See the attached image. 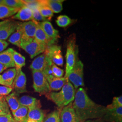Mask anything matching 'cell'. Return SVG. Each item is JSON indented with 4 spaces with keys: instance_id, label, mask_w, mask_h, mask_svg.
Listing matches in <instances>:
<instances>
[{
    "instance_id": "1",
    "label": "cell",
    "mask_w": 122,
    "mask_h": 122,
    "mask_svg": "<svg viewBox=\"0 0 122 122\" xmlns=\"http://www.w3.org/2000/svg\"><path fill=\"white\" fill-rule=\"evenodd\" d=\"M72 106L81 122L102 118L106 109V107L96 104L90 99L82 87L76 92Z\"/></svg>"
},
{
    "instance_id": "2",
    "label": "cell",
    "mask_w": 122,
    "mask_h": 122,
    "mask_svg": "<svg viewBox=\"0 0 122 122\" xmlns=\"http://www.w3.org/2000/svg\"><path fill=\"white\" fill-rule=\"evenodd\" d=\"M76 90L68 80L58 92H50L45 96L59 108H63L73 101Z\"/></svg>"
},
{
    "instance_id": "3",
    "label": "cell",
    "mask_w": 122,
    "mask_h": 122,
    "mask_svg": "<svg viewBox=\"0 0 122 122\" xmlns=\"http://www.w3.org/2000/svg\"><path fill=\"white\" fill-rule=\"evenodd\" d=\"M78 51L77 46L76 45V39L75 38H73L68 41L67 45L66 55V73L64 77L65 78L67 79L70 72L73 69L76 62L78 60L77 57Z\"/></svg>"
},
{
    "instance_id": "4",
    "label": "cell",
    "mask_w": 122,
    "mask_h": 122,
    "mask_svg": "<svg viewBox=\"0 0 122 122\" xmlns=\"http://www.w3.org/2000/svg\"><path fill=\"white\" fill-rule=\"evenodd\" d=\"M33 88L36 92L40 95H47L51 91L48 81L43 71H32Z\"/></svg>"
},
{
    "instance_id": "5",
    "label": "cell",
    "mask_w": 122,
    "mask_h": 122,
    "mask_svg": "<svg viewBox=\"0 0 122 122\" xmlns=\"http://www.w3.org/2000/svg\"><path fill=\"white\" fill-rule=\"evenodd\" d=\"M38 24V22L34 20L24 23L20 22V26L22 31L21 46L30 43L35 39Z\"/></svg>"
},
{
    "instance_id": "6",
    "label": "cell",
    "mask_w": 122,
    "mask_h": 122,
    "mask_svg": "<svg viewBox=\"0 0 122 122\" xmlns=\"http://www.w3.org/2000/svg\"><path fill=\"white\" fill-rule=\"evenodd\" d=\"M84 65L82 61L78 60L74 67L68 75L67 79L74 86V88L77 90L79 86H84L83 81Z\"/></svg>"
},
{
    "instance_id": "7",
    "label": "cell",
    "mask_w": 122,
    "mask_h": 122,
    "mask_svg": "<svg viewBox=\"0 0 122 122\" xmlns=\"http://www.w3.org/2000/svg\"><path fill=\"white\" fill-rule=\"evenodd\" d=\"M52 64L48 53L45 50L42 54L37 57L32 61L30 68L32 71H44L47 67L51 66Z\"/></svg>"
},
{
    "instance_id": "8",
    "label": "cell",
    "mask_w": 122,
    "mask_h": 122,
    "mask_svg": "<svg viewBox=\"0 0 122 122\" xmlns=\"http://www.w3.org/2000/svg\"><path fill=\"white\" fill-rule=\"evenodd\" d=\"M20 48L27 52L30 55L31 58H33L44 52L47 48L34 39L30 43L23 45Z\"/></svg>"
},
{
    "instance_id": "9",
    "label": "cell",
    "mask_w": 122,
    "mask_h": 122,
    "mask_svg": "<svg viewBox=\"0 0 122 122\" xmlns=\"http://www.w3.org/2000/svg\"><path fill=\"white\" fill-rule=\"evenodd\" d=\"M52 63L62 66L63 64V58L61 52V47L57 45H52L45 50Z\"/></svg>"
},
{
    "instance_id": "10",
    "label": "cell",
    "mask_w": 122,
    "mask_h": 122,
    "mask_svg": "<svg viewBox=\"0 0 122 122\" xmlns=\"http://www.w3.org/2000/svg\"><path fill=\"white\" fill-rule=\"evenodd\" d=\"M61 122H81L72 106V102L62 108L60 113Z\"/></svg>"
},
{
    "instance_id": "11",
    "label": "cell",
    "mask_w": 122,
    "mask_h": 122,
    "mask_svg": "<svg viewBox=\"0 0 122 122\" xmlns=\"http://www.w3.org/2000/svg\"><path fill=\"white\" fill-rule=\"evenodd\" d=\"M26 81V76L22 70L16 71V74L12 85V88L15 89V92L19 94L27 92Z\"/></svg>"
},
{
    "instance_id": "12",
    "label": "cell",
    "mask_w": 122,
    "mask_h": 122,
    "mask_svg": "<svg viewBox=\"0 0 122 122\" xmlns=\"http://www.w3.org/2000/svg\"><path fill=\"white\" fill-rule=\"evenodd\" d=\"M20 22L9 20L0 27V40H5L14 33L17 29Z\"/></svg>"
},
{
    "instance_id": "13",
    "label": "cell",
    "mask_w": 122,
    "mask_h": 122,
    "mask_svg": "<svg viewBox=\"0 0 122 122\" xmlns=\"http://www.w3.org/2000/svg\"><path fill=\"white\" fill-rule=\"evenodd\" d=\"M102 118L106 122H122V107L106 108L105 115Z\"/></svg>"
},
{
    "instance_id": "14",
    "label": "cell",
    "mask_w": 122,
    "mask_h": 122,
    "mask_svg": "<svg viewBox=\"0 0 122 122\" xmlns=\"http://www.w3.org/2000/svg\"><path fill=\"white\" fill-rule=\"evenodd\" d=\"M39 25L48 38L56 43L59 37V32L54 28L52 24L47 20L39 22Z\"/></svg>"
},
{
    "instance_id": "15",
    "label": "cell",
    "mask_w": 122,
    "mask_h": 122,
    "mask_svg": "<svg viewBox=\"0 0 122 122\" xmlns=\"http://www.w3.org/2000/svg\"><path fill=\"white\" fill-rule=\"evenodd\" d=\"M46 77L48 81L51 91H58L61 90L62 87L68 80L64 77L57 78L53 76V75L48 76H46Z\"/></svg>"
},
{
    "instance_id": "16",
    "label": "cell",
    "mask_w": 122,
    "mask_h": 122,
    "mask_svg": "<svg viewBox=\"0 0 122 122\" xmlns=\"http://www.w3.org/2000/svg\"><path fill=\"white\" fill-rule=\"evenodd\" d=\"M35 39L39 43L45 46L47 48L52 45H54L55 43L54 41L50 39L45 34L41 27L39 25V22L35 32Z\"/></svg>"
},
{
    "instance_id": "17",
    "label": "cell",
    "mask_w": 122,
    "mask_h": 122,
    "mask_svg": "<svg viewBox=\"0 0 122 122\" xmlns=\"http://www.w3.org/2000/svg\"><path fill=\"white\" fill-rule=\"evenodd\" d=\"M14 50L12 48H9L0 52V62L7 68L15 67L13 61Z\"/></svg>"
},
{
    "instance_id": "18",
    "label": "cell",
    "mask_w": 122,
    "mask_h": 122,
    "mask_svg": "<svg viewBox=\"0 0 122 122\" xmlns=\"http://www.w3.org/2000/svg\"><path fill=\"white\" fill-rule=\"evenodd\" d=\"M44 114L40 108L36 107L29 109L25 122H43Z\"/></svg>"
},
{
    "instance_id": "19",
    "label": "cell",
    "mask_w": 122,
    "mask_h": 122,
    "mask_svg": "<svg viewBox=\"0 0 122 122\" xmlns=\"http://www.w3.org/2000/svg\"><path fill=\"white\" fill-rule=\"evenodd\" d=\"M11 19L18 20L21 21L33 20L32 10L26 6H24L20 9L17 13L11 17Z\"/></svg>"
},
{
    "instance_id": "20",
    "label": "cell",
    "mask_w": 122,
    "mask_h": 122,
    "mask_svg": "<svg viewBox=\"0 0 122 122\" xmlns=\"http://www.w3.org/2000/svg\"><path fill=\"white\" fill-rule=\"evenodd\" d=\"M19 101L20 105L25 106L29 109L36 107L40 108L41 107L40 101L33 97L24 96L19 99Z\"/></svg>"
},
{
    "instance_id": "21",
    "label": "cell",
    "mask_w": 122,
    "mask_h": 122,
    "mask_svg": "<svg viewBox=\"0 0 122 122\" xmlns=\"http://www.w3.org/2000/svg\"><path fill=\"white\" fill-rule=\"evenodd\" d=\"M16 74V71L15 68H10L4 72L3 74L1 75L3 85L5 86L12 88L13 81Z\"/></svg>"
},
{
    "instance_id": "22",
    "label": "cell",
    "mask_w": 122,
    "mask_h": 122,
    "mask_svg": "<svg viewBox=\"0 0 122 122\" xmlns=\"http://www.w3.org/2000/svg\"><path fill=\"white\" fill-rule=\"evenodd\" d=\"M18 95L17 93L14 92L5 97V100L12 112H15L20 106Z\"/></svg>"
},
{
    "instance_id": "23",
    "label": "cell",
    "mask_w": 122,
    "mask_h": 122,
    "mask_svg": "<svg viewBox=\"0 0 122 122\" xmlns=\"http://www.w3.org/2000/svg\"><path fill=\"white\" fill-rule=\"evenodd\" d=\"M29 109L26 107L20 105L15 112H12L14 119L18 122H25Z\"/></svg>"
},
{
    "instance_id": "24",
    "label": "cell",
    "mask_w": 122,
    "mask_h": 122,
    "mask_svg": "<svg viewBox=\"0 0 122 122\" xmlns=\"http://www.w3.org/2000/svg\"><path fill=\"white\" fill-rule=\"evenodd\" d=\"M43 2L52 10L53 13L60 12L62 10V3L64 0H43Z\"/></svg>"
},
{
    "instance_id": "25",
    "label": "cell",
    "mask_w": 122,
    "mask_h": 122,
    "mask_svg": "<svg viewBox=\"0 0 122 122\" xmlns=\"http://www.w3.org/2000/svg\"><path fill=\"white\" fill-rule=\"evenodd\" d=\"M20 9L14 8L4 5H0V20L12 17L16 14Z\"/></svg>"
},
{
    "instance_id": "26",
    "label": "cell",
    "mask_w": 122,
    "mask_h": 122,
    "mask_svg": "<svg viewBox=\"0 0 122 122\" xmlns=\"http://www.w3.org/2000/svg\"><path fill=\"white\" fill-rule=\"evenodd\" d=\"M20 23L15 31L10 36L8 41L10 43L20 48L22 39V31L20 26Z\"/></svg>"
},
{
    "instance_id": "27",
    "label": "cell",
    "mask_w": 122,
    "mask_h": 122,
    "mask_svg": "<svg viewBox=\"0 0 122 122\" xmlns=\"http://www.w3.org/2000/svg\"><path fill=\"white\" fill-rule=\"evenodd\" d=\"M13 57L16 71L21 70L22 67L25 65V57L15 50L13 52Z\"/></svg>"
},
{
    "instance_id": "28",
    "label": "cell",
    "mask_w": 122,
    "mask_h": 122,
    "mask_svg": "<svg viewBox=\"0 0 122 122\" xmlns=\"http://www.w3.org/2000/svg\"><path fill=\"white\" fill-rule=\"evenodd\" d=\"M38 8L41 15L47 20H51L53 15L52 10L44 3L43 0H39V6Z\"/></svg>"
},
{
    "instance_id": "29",
    "label": "cell",
    "mask_w": 122,
    "mask_h": 122,
    "mask_svg": "<svg viewBox=\"0 0 122 122\" xmlns=\"http://www.w3.org/2000/svg\"><path fill=\"white\" fill-rule=\"evenodd\" d=\"M3 5L11 8L20 9L25 6L22 0H3Z\"/></svg>"
},
{
    "instance_id": "30",
    "label": "cell",
    "mask_w": 122,
    "mask_h": 122,
    "mask_svg": "<svg viewBox=\"0 0 122 122\" xmlns=\"http://www.w3.org/2000/svg\"><path fill=\"white\" fill-rule=\"evenodd\" d=\"M60 113L58 110H55L49 113L44 118L43 122H61Z\"/></svg>"
},
{
    "instance_id": "31",
    "label": "cell",
    "mask_w": 122,
    "mask_h": 122,
    "mask_svg": "<svg viewBox=\"0 0 122 122\" xmlns=\"http://www.w3.org/2000/svg\"><path fill=\"white\" fill-rule=\"evenodd\" d=\"M56 22L58 26L60 27H66L71 23L72 20L67 15H61L57 18Z\"/></svg>"
},
{
    "instance_id": "32",
    "label": "cell",
    "mask_w": 122,
    "mask_h": 122,
    "mask_svg": "<svg viewBox=\"0 0 122 122\" xmlns=\"http://www.w3.org/2000/svg\"><path fill=\"white\" fill-rule=\"evenodd\" d=\"M10 113L9 106L7 104L5 97L0 100V116L7 115Z\"/></svg>"
},
{
    "instance_id": "33",
    "label": "cell",
    "mask_w": 122,
    "mask_h": 122,
    "mask_svg": "<svg viewBox=\"0 0 122 122\" xmlns=\"http://www.w3.org/2000/svg\"><path fill=\"white\" fill-rule=\"evenodd\" d=\"M32 11V15H33V20L36 21L37 22L40 21H46L47 20L44 17L40 12L37 7H34L31 9Z\"/></svg>"
},
{
    "instance_id": "34",
    "label": "cell",
    "mask_w": 122,
    "mask_h": 122,
    "mask_svg": "<svg viewBox=\"0 0 122 122\" xmlns=\"http://www.w3.org/2000/svg\"><path fill=\"white\" fill-rule=\"evenodd\" d=\"M119 107H122V96L113 97L112 104L106 107V108L108 109H113Z\"/></svg>"
},
{
    "instance_id": "35",
    "label": "cell",
    "mask_w": 122,
    "mask_h": 122,
    "mask_svg": "<svg viewBox=\"0 0 122 122\" xmlns=\"http://www.w3.org/2000/svg\"><path fill=\"white\" fill-rule=\"evenodd\" d=\"M51 71L53 76L57 78L62 77L64 75V72L63 70L61 69L53 63H52L51 66Z\"/></svg>"
},
{
    "instance_id": "36",
    "label": "cell",
    "mask_w": 122,
    "mask_h": 122,
    "mask_svg": "<svg viewBox=\"0 0 122 122\" xmlns=\"http://www.w3.org/2000/svg\"><path fill=\"white\" fill-rule=\"evenodd\" d=\"M13 89L11 87L5 86H0V96H7L12 91Z\"/></svg>"
},
{
    "instance_id": "37",
    "label": "cell",
    "mask_w": 122,
    "mask_h": 122,
    "mask_svg": "<svg viewBox=\"0 0 122 122\" xmlns=\"http://www.w3.org/2000/svg\"><path fill=\"white\" fill-rule=\"evenodd\" d=\"M0 122H18L12 117L11 114L0 116Z\"/></svg>"
},
{
    "instance_id": "38",
    "label": "cell",
    "mask_w": 122,
    "mask_h": 122,
    "mask_svg": "<svg viewBox=\"0 0 122 122\" xmlns=\"http://www.w3.org/2000/svg\"><path fill=\"white\" fill-rule=\"evenodd\" d=\"M8 45L9 44L5 40H0V52L4 51Z\"/></svg>"
},
{
    "instance_id": "39",
    "label": "cell",
    "mask_w": 122,
    "mask_h": 122,
    "mask_svg": "<svg viewBox=\"0 0 122 122\" xmlns=\"http://www.w3.org/2000/svg\"><path fill=\"white\" fill-rule=\"evenodd\" d=\"M84 122H106L104 121L102 118L99 119H92V120H87Z\"/></svg>"
},
{
    "instance_id": "40",
    "label": "cell",
    "mask_w": 122,
    "mask_h": 122,
    "mask_svg": "<svg viewBox=\"0 0 122 122\" xmlns=\"http://www.w3.org/2000/svg\"><path fill=\"white\" fill-rule=\"evenodd\" d=\"M6 69H7V68L0 62V73L2 72L4 70H6Z\"/></svg>"
},
{
    "instance_id": "41",
    "label": "cell",
    "mask_w": 122,
    "mask_h": 122,
    "mask_svg": "<svg viewBox=\"0 0 122 122\" xmlns=\"http://www.w3.org/2000/svg\"><path fill=\"white\" fill-rule=\"evenodd\" d=\"M8 20H5L0 21V27L2 25H3V24H5L6 22H7Z\"/></svg>"
},
{
    "instance_id": "42",
    "label": "cell",
    "mask_w": 122,
    "mask_h": 122,
    "mask_svg": "<svg viewBox=\"0 0 122 122\" xmlns=\"http://www.w3.org/2000/svg\"><path fill=\"white\" fill-rule=\"evenodd\" d=\"M0 85H3V82L2 81V79H1V75H0Z\"/></svg>"
},
{
    "instance_id": "43",
    "label": "cell",
    "mask_w": 122,
    "mask_h": 122,
    "mask_svg": "<svg viewBox=\"0 0 122 122\" xmlns=\"http://www.w3.org/2000/svg\"><path fill=\"white\" fill-rule=\"evenodd\" d=\"M3 0H0V5L3 4Z\"/></svg>"
},
{
    "instance_id": "44",
    "label": "cell",
    "mask_w": 122,
    "mask_h": 122,
    "mask_svg": "<svg viewBox=\"0 0 122 122\" xmlns=\"http://www.w3.org/2000/svg\"><path fill=\"white\" fill-rule=\"evenodd\" d=\"M4 96H0V100H1L3 97H4Z\"/></svg>"
}]
</instances>
